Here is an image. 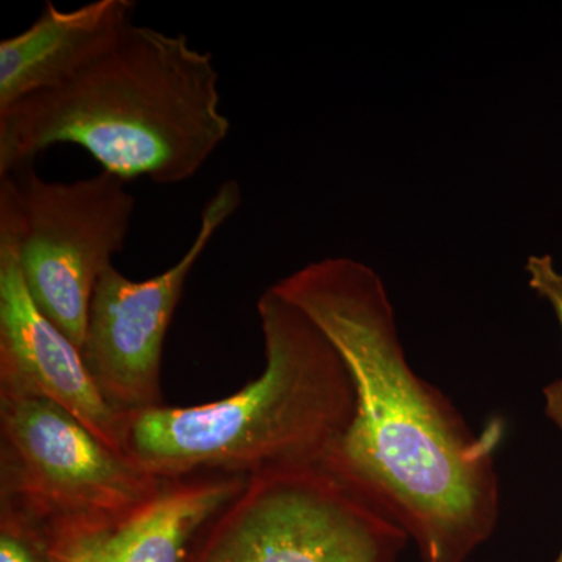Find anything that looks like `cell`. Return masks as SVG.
<instances>
[{
	"instance_id": "cell-13",
	"label": "cell",
	"mask_w": 562,
	"mask_h": 562,
	"mask_svg": "<svg viewBox=\"0 0 562 562\" xmlns=\"http://www.w3.org/2000/svg\"><path fill=\"white\" fill-rule=\"evenodd\" d=\"M0 562H54L47 536L38 528L0 514Z\"/></svg>"
},
{
	"instance_id": "cell-1",
	"label": "cell",
	"mask_w": 562,
	"mask_h": 562,
	"mask_svg": "<svg viewBox=\"0 0 562 562\" xmlns=\"http://www.w3.org/2000/svg\"><path fill=\"white\" fill-rule=\"evenodd\" d=\"M273 290L339 351L355 417L322 468L416 543L424 562H464L501 519L503 422L476 435L406 360L382 277L349 257L310 262Z\"/></svg>"
},
{
	"instance_id": "cell-7",
	"label": "cell",
	"mask_w": 562,
	"mask_h": 562,
	"mask_svg": "<svg viewBox=\"0 0 562 562\" xmlns=\"http://www.w3.org/2000/svg\"><path fill=\"white\" fill-rule=\"evenodd\" d=\"M241 203L238 181H224L203 206L198 233L176 265L143 281L127 279L114 266L102 273L81 357L114 412L127 416L162 406V346L173 313L192 269Z\"/></svg>"
},
{
	"instance_id": "cell-5",
	"label": "cell",
	"mask_w": 562,
	"mask_h": 562,
	"mask_svg": "<svg viewBox=\"0 0 562 562\" xmlns=\"http://www.w3.org/2000/svg\"><path fill=\"white\" fill-rule=\"evenodd\" d=\"M409 538L322 465L249 479L187 562H397Z\"/></svg>"
},
{
	"instance_id": "cell-6",
	"label": "cell",
	"mask_w": 562,
	"mask_h": 562,
	"mask_svg": "<svg viewBox=\"0 0 562 562\" xmlns=\"http://www.w3.org/2000/svg\"><path fill=\"white\" fill-rule=\"evenodd\" d=\"M127 181L106 171L50 181L35 168L0 177L16 225L25 286L41 313L79 347L102 273L124 247L136 209Z\"/></svg>"
},
{
	"instance_id": "cell-4",
	"label": "cell",
	"mask_w": 562,
	"mask_h": 562,
	"mask_svg": "<svg viewBox=\"0 0 562 562\" xmlns=\"http://www.w3.org/2000/svg\"><path fill=\"white\" fill-rule=\"evenodd\" d=\"M165 482L57 403L0 395V514L44 535L77 524L117 527Z\"/></svg>"
},
{
	"instance_id": "cell-8",
	"label": "cell",
	"mask_w": 562,
	"mask_h": 562,
	"mask_svg": "<svg viewBox=\"0 0 562 562\" xmlns=\"http://www.w3.org/2000/svg\"><path fill=\"white\" fill-rule=\"evenodd\" d=\"M0 395L57 403L124 452V416L92 382L79 347L35 305L18 258L16 225L0 194Z\"/></svg>"
},
{
	"instance_id": "cell-12",
	"label": "cell",
	"mask_w": 562,
	"mask_h": 562,
	"mask_svg": "<svg viewBox=\"0 0 562 562\" xmlns=\"http://www.w3.org/2000/svg\"><path fill=\"white\" fill-rule=\"evenodd\" d=\"M114 528L77 524L47 532L54 562H109Z\"/></svg>"
},
{
	"instance_id": "cell-10",
	"label": "cell",
	"mask_w": 562,
	"mask_h": 562,
	"mask_svg": "<svg viewBox=\"0 0 562 562\" xmlns=\"http://www.w3.org/2000/svg\"><path fill=\"white\" fill-rule=\"evenodd\" d=\"M247 483V476L225 473L166 480L114 528L109 562H187L202 532Z\"/></svg>"
},
{
	"instance_id": "cell-2",
	"label": "cell",
	"mask_w": 562,
	"mask_h": 562,
	"mask_svg": "<svg viewBox=\"0 0 562 562\" xmlns=\"http://www.w3.org/2000/svg\"><path fill=\"white\" fill-rule=\"evenodd\" d=\"M220 72L183 33L132 24L79 76L0 113V177L58 144L88 151L131 183L177 184L201 171L231 133Z\"/></svg>"
},
{
	"instance_id": "cell-11",
	"label": "cell",
	"mask_w": 562,
	"mask_h": 562,
	"mask_svg": "<svg viewBox=\"0 0 562 562\" xmlns=\"http://www.w3.org/2000/svg\"><path fill=\"white\" fill-rule=\"evenodd\" d=\"M528 284L539 297L550 303L562 330V273L558 271L552 255H531L525 265ZM546 416L562 435V379L543 387Z\"/></svg>"
},
{
	"instance_id": "cell-3",
	"label": "cell",
	"mask_w": 562,
	"mask_h": 562,
	"mask_svg": "<svg viewBox=\"0 0 562 562\" xmlns=\"http://www.w3.org/2000/svg\"><path fill=\"white\" fill-rule=\"evenodd\" d=\"M266 364L222 401L124 416V452L161 480L198 473L251 479L322 465L357 409L353 380L325 333L269 288L257 303Z\"/></svg>"
},
{
	"instance_id": "cell-14",
	"label": "cell",
	"mask_w": 562,
	"mask_h": 562,
	"mask_svg": "<svg viewBox=\"0 0 562 562\" xmlns=\"http://www.w3.org/2000/svg\"><path fill=\"white\" fill-rule=\"evenodd\" d=\"M553 562H562V550L560 554H558L557 560H554Z\"/></svg>"
},
{
	"instance_id": "cell-9",
	"label": "cell",
	"mask_w": 562,
	"mask_h": 562,
	"mask_svg": "<svg viewBox=\"0 0 562 562\" xmlns=\"http://www.w3.org/2000/svg\"><path fill=\"white\" fill-rule=\"evenodd\" d=\"M133 0H95L60 10L47 0L31 27L0 41V113L68 83L133 24Z\"/></svg>"
}]
</instances>
